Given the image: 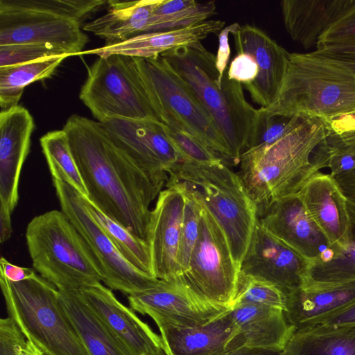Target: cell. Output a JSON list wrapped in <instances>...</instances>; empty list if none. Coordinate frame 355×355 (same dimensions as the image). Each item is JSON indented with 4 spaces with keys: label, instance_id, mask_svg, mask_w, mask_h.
<instances>
[{
    "label": "cell",
    "instance_id": "6",
    "mask_svg": "<svg viewBox=\"0 0 355 355\" xmlns=\"http://www.w3.org/2000/svg\"><path fill=\"white\" fill-rule=\"evenodd\" d=\"M26 241L33 268L59 291H80L103 282L97 260L62 210L33 218Z\"/></svg>",
    "mask_w": 355,
    "mask_h": 355
},
{
    "label": "cell",
    "instance_id": "2",
    "mask_svg": "<svg viewBox=\"0 0 355 355\" xmlns=\"http://www.w3.org/2000/svg\"><path fill=\"white\" fill-rule=\"evenodd\" d=\"M327 136L325 120L304 116L276 142L252 147L242 153L238 175L256 204L258 215L275 200L297 193L320 171L313 159Z\"/></svg>",
    "mask_w": 355,
    "mask_h": 355
},
{
    "label": "cell",
    "instance_id": "32",
    "mask_svg": "<svg viewBox=\"0 0 355 355\" xmlns=\"http://www.w3.org/2000/svg\"><path fill=\"white\" fill-rule=\"evenodd\" d=\"M214 1L160 0L150 17L144 33L183 28L206 21L216 14Z\"/></svg>",
    "mask_w": 355,
    "mask_h": 355
},
{
    "label": "cell",
    "instance_id": "47",
    "mask_svg": "<svg viewBox=\"0 0 355 355\" xmlns=\"http://www.w3.org/2000/svg\"><path fill=\"white\" fill-rule=\"evenodd\" d=\"M314 53L355 64V45L328 46L316 49Z\"/></svg>",
    "mask_w": 355,
    "mask_h": 355
},
{
    "label": "cell",
    "instance_id": "40",
    "mask_svg": "<svg viewBox=\"0 0 355 355\" xmlns=\"http://www.w3.org/2000/svg\"><path fill=\"white\" fill-rule=\"evenodd\" d=\"M259 110L257 135L252 147L270 145L293 129L304 116H268Z\"/></svg>",
    "mask_w": 355,
    "mask_h": 355
},
{
    "label": "cell",
    "instance_id": "15",
    "mask_svg": "<svg viewBox=\"0 0 355 355\" xmlns=\"http://www.w3.org/2000/svg\"><path fill=\"white\" fill-rule=\"evenodd\" d=\"M165 187L151 209L146 242L153 277L171 282L182 275L178 252L185 194L180 183L168 182Z\"/></svg>",
    "mask_w": 355,
    "mask_h": 355
},
{
    "label": "cell",
    "instance_id": "1",
    "mask_svg": "<svg viewBox=\"0 0 355 355\" xmlns=\"http://www.w3.org/2000/svg\"><path fill=\"white\" fill-rule=\"evenodd\" d=\"M63 130L87 191L85 198L146 241L150 206L166 182L135 164L114 143L101 122L73 114Z\"/></svg>",
    "mask_w": 355,
    "mask_h": 355
},
{
    "label": "cell",
    "instance_id": "46",
    "mask_svg": "<svg viewBox=\"0 0 355 355\" xmlns=\"http://www.w3.org/2000/svg\"><path fill=\"white\" fill-rule=\"evenodd\" d=\"M0 275L12 282H19L37 275L34 269L15 266L3 257L0 259Z\"/></svg>",
    "mask_w": 355,
    "mask_h": 355
},
{
    "label": "cell",
    "instance_id": "16",
    "mask_svg": "<svg viewBox=\"0 0 355 355\" xmlns=\"http://www.w3.org/2000/svg\"><path fill=\"white\" fill-rule=\"evenodd\" d=\"M309 262L256 223L240 273L266 281L286 296L300 288Z\"/></svg>",
    "mask_w": 355,
    "mask_h": 355
},
{
    "label": "cell",
    "instance_id": "28",
    "mask_svg": "<svg viewBox=\"0 0 355 355\" xmlns=\"http://www.w3.org/2000/svg\"><path fill=\"white\" fill-rule=\"evenodd\" d=\"M59 297L89 355H134L98 318L80 291H59Z\"/></svg>",
    "mask_w": 355,
    "mask_h": 355
},
{
    "label": "cell",
    "instance_id": "18",
    "mask_svg": "<svg viewBox=\"0 0 355 355\" xmlns=\"http://www.w3.org/2000/svg\"><path fill=\"white\" fill-rule=\"evenodd\" d=\"M35 127L29 111L19 105L0 112V214L12 215L19 182Z\"/></svg>",
    "mask_w": 355,
    "mask_h": 355
},
{
    "label": "cell",
    "instance_id": "9",
    "mask_svg": "<svg viewBox=\"0 0 355 355\" xmlns=\"http://www.w3.org/2000/svg\"><path fill=\"white\" fill-rule=\"evenodd\" d=\"M79 98L101 123L114 118L159 121L131 57H98L87 68Z\"/></svg>",
    "mask_w": 355,
    "mask_h": 355
},
{
    "label": "cell",
    "instance_id": "11",
    "mask_svg": "<svg viewBox=\"0 0 355 355\" xmlns=\"http://www.w3.org/2000/svg\"><path fill=\"white\" fill-rule=\"evenodd\" d=\"M201 205L198 237L189 268L181 277L208 300L232 307L240 270L221 227Z\"/></svg>",
    "mask_w": 355,
    "mask_h": 355
},
{
    "label": "cell",
    "instance_id": "29",
    "mask_svg": "<svg viewBox=\"0 0 355 355\" xmlns=\"http://www.w3.org/2000/svg\"><path fill=\"white\" fill-rule=\"evenodd\" d=\"M284 349L288 355H355V325L296 330Z\"/></svg>",
    "mask_w": 355,
    "mask_h": 355
},
{
    "label": "cell",
    "instance_id": "37",
    "mask_svg": "<svg viewBox=\"0 0 355 355\" xmlns=\"http://www.w3.org/2000/svg\"><path fill=\"white\" fill-rule=\"evenodd\" d=\"M239 303L275 307L285 311L286 295L270 283L239 272L232 305Z\"/></svg>",
    "mask_w": 355,
    "mask_h": 355
},
{
    "label": "cell",
    "instance_id": "10",
    "mask_svg": "<svg viewBox=\"0 0 355 355\" xmlns=\"http://www.w3.org/2000/svg\"><path fill=\"white\" fill-rule=\"evenodd\" d=\"M52 180L61 210L95 257L103 273V282L109 288L128 296L153 288L159 283V279L141 272L124 259L92 218L81 194L69 184Z\"/></svg>",
    "mask_w": 355,
    "mask_h": 355
},
{
    "label": "cell",
    "instance_id": "25",
    "mask_svg": "<svg viewBox=\"0 0 355 355\" xmlns=\"http://www.w3.org/2000/svg\"><path fill=\"white\" fill-rule=\"evenodd\" d=\"M355 5V0H284L285 29L304 49L317 46L320 37Z\"/></svg>",
    "mask_w": 355,
    "mask_h": 355
},
{
    "label": "cell",
    "instance_id": "26",
    "mask_svg": "<svg viewBox=\"0 0 355 355\" xmlns=\"http://www.w3.org/2000/svg\"><path fill=\"white\" fill-rule=\"evenodd\" d=\"M355 303V280L299 288L288 296L285 314L295 330Z\"/></svg>",
    "mask_w": 355,
    "mask_h": 355
},
{
    "label": "cell",
    "instance_id": "19",
    "mask_svg": "<svg viewBox=\"0 0 355 355\" xmlns=\"http://www.w3.org/2000/svg\"><path fill=\"white\" fill-rule=\"evenodd\" d=\"M237 53H247L255 60L259 72L245 86L252 100L266 107L277 96L286 76L290 53L256 26L236 23L231 33Z\"/></svg>",
    "mask_w": 355,
    "mask_h": 355
},
{
    "label": "cell",
    "instance_id": "39",
    "mask_svg": "<svg viewBox=\"0 0 355 355\" xmlns=\"http://www.w3.org/2000/svg\"><path fill=\"white\" fill-rule=\"evenodd\" d=\"M55 56L71 55L55 47L39 44L0 45V68Z\"/></svg>",
    "mask_w": 355,
    "mask_h": 355
},
{
    "label": "cell",
    "instance_id": "49",
    "mask_svg": "<svg viewBox=\"0 0 355 355\" xmlns=\"http://www.w3.org/2000/svg\"><path fill=\"white\" fill-rule=\"evenodd\" d=\"M278 354V353H277ZM277 353L247 347L229 349L216 355H275Z\"/></svg>",
    "mask_w": 355,
    "mask_h": 355
},
{
    "label": "cell",
    "instance_id": "45",
    "mask_svg": "<svg viewBox=\"0 0 355 355\" xmlns=\"http://www.w3.org/2000/svg\"><path fill=\"white\" fill-rule=\"evenodd\" d=\"M315 325H355V303L313 322L307 327Z\"/></svg>",
    "mask_w": 355,
    "mask_h": 355
},
{
    "label": "cell",
    "instance_id": "33",
    "mask_svg": "<svg viewBox=\"0 0 355 355\" xmlns=\"http://www.w3.org/2000/svg\"><path fill=\"white\" fill-rule=\"evenodd\" d=\"M83 201L92 218L108 236L124 259L141 272L153 277L150 250L146 241L136 236L105 215L84 196Z\"/></svg>",
    "mask_w": 355,
    "mask_h": 355
},
{
    "label": "cell",
    "instance_id": "21",
    "mask_svg": "<svg viewBox=\"0 0 355 355\" xmlns=\"http://www.w3.org/2000/svg\"><path fill=\"white\" fill-rule=\"evenodd\" d=\"M297 194L338 254L345 250L348 245L349 218L347 198L335 178L319 171Z\"/></svg>",
    "mask_w": 355,
    "mask_h": 355
},
{
    "label": "cell",
    "instance_id": "20",
    "mask_svg": "<svg viewBox=\"0 0 355 355\" xmlns=\"http://www.w3.org/2000/svg\"><path fill=\"white\" fill-rule=\"evenodd\" d=\"M80 292L98 318L134 355H159L164 350L161 336L135 311L121 303L110 288L98 282Z\"/></svg>",
    "mask_w": 355,
    "mask_h": 355
},
{
    "label": "cell",
    "instance_id": "48",
    "mask_svg": "<svg viewBox=\"0 0 355 355\" xmlns=\"http://www.w3.org/2000/svg\"><path fill=\"white\" fill-rule=\"evenodd\" d=\"M334 178L345 197L355 202V168Z\"/></svg>",
    "mask_w": 355,
    "mask_h": 355
},
{
    "label": "cell",
    "instance_id": "12",
    "mask_svg": "<svg viewBox=\"0 0 355 355\" xmlns=\"http://www.w3.org/2000/svg\"><path fill=\"white\" fill-rule=\"evenodd\" d=\"M128 299L133 311L149 315L157 326L196 327L231 309L208 300L182 277L171 282L160 280L156 286L128 295Z\"/></svg>",
    "mask_w": 355,
    "mask_h": 355
},
{
    "label": "cell",
    "instance_id": "24",
    "mask_svg": "<svg viewBox=\"0 0 355 355\" xmlns=\"http://www.w3.org/2000/svg\"><path fill=\"white\" fill-rule=\"evenodd\" d=\"M225 22L209 19L183 28L166 31L144 33L124 42L105 44L87 50L83 54H96L98 57L122 55L131 58H149L179 46H191L201 42L210 34L218 35Z\"/></svg>",
    "mask_w": 355,
    "mask_h": 355
},
{
    "label": "cell",
    "instance_id": "22",
    "mask_svg": "<svg viewBox=\"0 0 355 355\" xmlns=\"http://www.w3.org/2000/svg\"><path fill=\"white\" fill-rule=\"evenodd\" d=\"M230 311L196 327L157 326L164 352L166 355H216L244 347Z\"/></svg>",
    "mask_w": 355,
    "mask_h": 355
},
{
    "label": "cell",
    "instance_id": "50",
    "mask_svg": "<svg viewBox=\"0 0 355 355\" xmlns=\"http://www.w3.org/2000/svg\"><path fill=\"white\" fill-rule=\"evenodd\" d=\"M275 355H288L287 352L284 349V351L275 354Z\"/></svg>",
    "mask_w": 355,
    "mask_h": 355
},
{
    "label": "cell",
    "instance_id": "27",
    "mask_svg": "<svg viewBox=\"0 0 355 355\" xmlns=\"http://www.w3.org/2000/svg\"><path fill=\"white\" fill-rule=\"evenodd\" d=\"M160 0L107 1V12L85 23L83 31L106 41V44L124 42L144 33L153 10Z\"/></svg>",
    "mask_w": 355,
    "mask_h": 355
},
{
    "label": "cell",
    "instance_id": "30",
    "mask_svg": "<svg viewBox=\"0 0 355 355\" xmlns=\"http://www.w3.org/2000/svg\"><path fill=\"white\" fill-rule=\"evenodd\" d=\"M349 234L346 249L327 262L314 261L308 269L300 288L355 280V202L347 198Z\"/></svg>",
    "mask_w": 355,
    "mask_h": 355
},
{
    "label": "cell",
    "instance_id": "13",
    "mask_svg": "<svg viewBox=\"0 0 355 355\" xmlns=\"http://www.w3.org/2000/svg\"><path fill=\"white\" fill-rule=\"evenodd\" d=\"M89 42L73 20L40 11L12 8L0 0V45L39 44L71 56L82 55Z\"/></svg>",
    "mask_w": 355,
    "mask_h": 355
},
{
    "label": "cell",
    "instance_id": "36",
    "mask_svg": "<svg viewBox=\"0 0 355 355\" xmlns=\"http://www.w3.org/2000/svg\"><path fill=\"white\" fill-rule=\"evenodd\" d=\"M157 118L163 123L166 135L178 151L182 162L196 164L223 162L172 116L166 113H160L157 115Z\"/></svg>",
    "mask_w": 355,
    "mask_h": 355
},
{
    "label": "cell",
    "instance_id": "5",
    "mask_svg": "<svg viewBox=\"0 0 355 355\" xmlns=\"http://www.w3.org/2000/svg\"><path fill=\"white\" fill-rule=\"evenodd\" d=\"M168 175V182L182 183L217 221L240 270L258 214L239 175L221 161L207 164L181 162Z\"/></svg>",
    "mask_w": 355,
    "mask_h": 355
},
{
    "label": "cell",
    "instance_id": "3",
    "mask_svg": "<svg viewBox=\"0 0 355 355\" xmlns=\"http://www.w3.org/2000/svg\"><path fill=\"white\" fill-rule=\"evenodd\" d=\"M184 80L215 123L236 165L252 148L257 135L259 110L245 99L242 84L225 71L222 85L216 57L201 42L179 46L161 54Z\"/></svg>",
    "mask_w": 355,
    "mask_h": 355
},
{
    "label": "cell",
    "instance_id": "14",
    "mask_svg": "<svg viewBox=\"0 0 355 355\" xmlns=\"http://www.w3.org/2000/svg\"><path fill=\"white\" fill-rule=\"evenodd\" d=\"M101 123L114 143L155 178L167 183L168 173L182 162L158 120L114 118Z\"/></svg>",
    "mask_w": 355,
    "mask_h": 355
},
{
    "label": "cell",
    "instance_id": "44",
    "mask_svg": "<svg viewBox=\"0 0 355 355\" xmlns=\"http://www.w3.org/2000/svg\"><path fill=\"white\" fill-rule=\"evenodd\" d=\"M236 22L223 28L218 34V46L216 57V67L219 73L218 81L222 85V80L227 71V63L230 60L231 50L229 44V35L235 28Z\"/></svg>",
    "mask_w": 355,
    "mask_h": 355
},
{
    "label": "cell",
    "instance_id": "43",
    "mask_svg": "<svg viewBox=\"0 0 355 355\" xmlns=\"http://www.w3.org/2000/svg\"><path fill=\"white\" fill-rule=\"evenodd\" d=\"M259 69L254 58L247 53H237L227 70V78L244 86L253 82Z\"/></svg>",
    "mask_w": 355,
    "mask_h": 355
},
{
    "label": "cell",
    "instance_id": "38",
    "mask_svg": "<svg viewBox=\"0 0 355 355\" xmlns=\"http://www.w3.org/2000/svg\"><path fill=\"white\" fill-rule=\"evenodd\" d=\"M182 186L185 194V206L178 252V263L182 275L189 268L190 257L198 237L202 210V205L193 193Z\"/></svg>",
    "mask_w": 355,
    "mask_h": 355
},
{
    "label": "cell",
    "instance_id": "7",
    "mask_svg": "<svg viewBox=\"0 0 355 355\" xmlns=\"http://www.w3.org/2000/svg\"><path fill=\"white\" fill-rule=\"evenodd\" d=\"M0 285L8 317L44 355H89L54 285L37 275L19 282L0 275Z\"/></svg>",
    "mask_w": 355,
    "mask_h": 355
},
{
    "label": "cell",
    "instance_id": "41",
    "mask_svg": "<svg viewBox=\"0 0 355 355\" xmlns=\"http://www.w3.org/2000/svg\"><path fill=\"white\" fill-rule=\"evenodd\" d=\"M337 45H355V5L320 37L316 49Z\"/></svg>",
    "mask_w": 355,
    "mask_h": 355
},
{
    "label": "cell",
    "instance_id": "35",
    "mask_svg": "<svg viewBox=\"0 0 355 355\" xmlns=\"http://www.w3.org/2000/svg\"><path fill=\"white\" fill-rule=\"evenodd\" d=\"M1 1L12 8L53 14L77 21L81 26L107 4V1L105 0Z\"/></svg>",
    "mask_w": 355,
    "mask_h": 355
},
{
    "label": "cell",
    "instance_id": "8",
    "mask_svg": "<svg viewBox=\"0 0 355 355\" xmlns=\"http://www.w3.org/2000/svg\"><path fill=\"white\" fill-rule=\"evenodd\" d=\"M133 60L157 116L160 113L172 116L225 164L236 165L213 119L166 60L161 55Z\"/></svg>",
    "mask_w": 355,
    "mask_h": 355
},
{
    "label": "cell",
    "instance_id": "17",
    "mask_svg": "<svg viewBox=\"0 0 355 355\" xmlns=\"http://www.w3.org/2000/svg\"><path fill=\"white\" fill-rule=\"evenodd\" d=\"M261 226L309 263L321 259L329 251H338L293 194L273 202L258 215Z\"/></svg>",
    "mask_w": 355,
    "mask_h": 355
},
{
    "label": "cell",
    "instance_id": "23",
    "mask_svg": "<svg viewBox=\"0 0 355 355\" xmlns=\"http://www.w3.org/2000/svg\"><path fill=\"white\" fill-rule=\"evenodd\" d=\"M230 315L243 345L279 353L296 331L281 309L250 303L233 304Z\"/></svg>",
    "mask_w": 355,
    "mask_h": 355
},
{
    "label": "cell",
    "instance_id": "51",
    "mask_svg": "<svg viewBox=\"0 0 355 355\" xmlns=\"http://www.w3.org/2000/svg\"><path fill=\"white\" fill-rule=\"evenodd\" d=\"M159 355H166L164 351L163 350Z\"/></svg>",
    "mask_w": 355,
    "mask_h": 355
},
{
    "label": "cell",
    "instance_id": "42",
    "mask_svg": "<svg viewBox=\"0 0 355 355\" xmlns=\"http://www.w3.org/2000/svg\"><path fill=\"white\" fill-rule=\"evenodd\" d=\"M327 143L355 149V112L327 121Z\"/></svg>",
    "mask_w": 355,
    "mask_h": 355
},
{
    "label": "cell",
    "instance_id": "4",
    "mask_svg": "<svg viewBox=\"0 0 355 355\" xmlns=\"http://www.w3.org/2000/svg\"><path fill=\"white\" fill-rule=\"evenodd\" d=\"M259 110L268 116H309L326 121L355 112V64L292 53L275 101Z\"/></svg>",
    "mask_w": 355,
    "mask_h": 355
},
{
    "label": "cell",
    "instance_id": "31",
    "mask_svg": "<svg viewBox=\"0 0 355 355\" xmlns=\"http://www.w3.org/2000/svg\"><path fill=\"white\" fill-rule=\"evenodd\" d=\"M66 58L55 56L0 68L1 110L17 105L26 86L51 77Z\"/></svg>",
    "mask_w": 355,
    "mask_h": 355
},
{
    "label": "cell",
    "instance_id": "34",
    "mask_svg": "<svg viewBox=\"0 0 355 355\" xmlns=\"http://www.w3.org/2000/svg\"><path fill=\"white\" fill-rule=\"evenodd\" d=\"M52 179L66 182L84 197L87 191L64 130L48 132L40 139Z\"/></svg>",
    "mask_w": 355,
    "mask_h": 355
}]
</instances>
